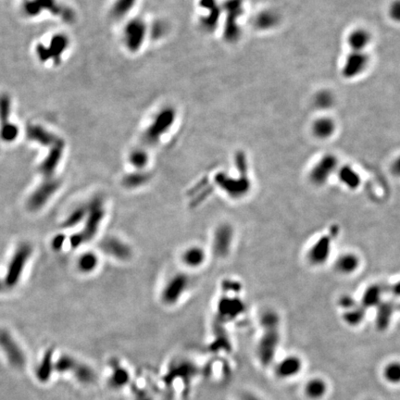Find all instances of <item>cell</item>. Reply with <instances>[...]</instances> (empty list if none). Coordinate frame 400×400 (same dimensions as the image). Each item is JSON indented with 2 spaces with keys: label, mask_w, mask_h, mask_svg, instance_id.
<instances>
[{
  "label": "cell",
  "mask_w": 400,
  "mask_h": 400,
  "mask_svg": "<svg viewBox=\"0 0 400 400\" xmlns=\"http://www.w3.org/2000/svg\"><path fill=\"white\" fill-rule=\"evenodd\" d=\"M86 207L87 212L84 219V228L81 232L73 235L70 238V245L72 248H79L81 245L94 238L104 219L105 209L100 199H94Z\"/></svg>",
  "instance_id": "6da1fadb"
},
{
  "label": "cell",
  "mask_w": 400,
  "mask_h": 400,
  "mask_svg": "<svg viewBox=\"0 0 400 400\" xmlns=\"http://www.w3.org/2000/svg\"><path fill=\"white\" fill-rule=\"evenodd\" d=\"M222 14L225 16L224 38L230 43L236 42L241 36L239 20L244 14V0H226L221 5Z\"/></svg>",
  "instance_id": "7a4b0ae2"
},
{
  "label": "cell",
  "mask_w": 400,
  "mask_h": 400,
  "mask_svg": "<svg viewBox=\"0 0 400 400\" xmlns=\"http://www.w3.org/2000/svg\"><path fill=\"white\" fill-rule=\"evenodd\" d=\"M339 166V161L335 155L324 154L309 171L308 179L313 186L323 187L335 175Z\"/></svg>",
  "instance_id": "3957f363"
},
{
  "label": "cell",
  "mask_w": 400,
  "mask_h": 400,
  "mask_svg": "<svg viewBox=\"0 0 400 400\" xmlns=\"http://www.w3.org/2000/svg\"><path fill=\"white\" fill-rule=\"evenodd\" d=\"M215 181L219 189L232 199H241L245 197L251 186L247 170L240 172L238 177H231L225 172H220L217 174Z\"/></svg>",
  "instance_id": "277c9868"
},
{
  "label": "cell",
  "mask_w": 400,
  "mask_h": 400,
  "mask_svg": "<svg viewBox=\"0 0 400 400\" xmlns=\"http://www.w3.org/2000/svg\"><path fill=\"white\" fill-rule=\"evenodd\" d=\"M263 333L257 344L258 360L263 366H269L275 356L277 347L280 343L279 327L262 328Z\"/></svg>",
  "instance_id": "5b68a950"
},
{
  "label": "cell",
  "mask_w": 400,
  "mask_h": 400,
  "mask_svg": "<svg viewBox=\"0 0 400 400\" xmlns=\"http://www.w3.org/2000/svg\"><path fill=\"white\" fill-rule=\"evenodd\" d=\"M235 230L229 223H221L214 230L212 236V252L217 257L228 256L234 245Z\"/></svg>",
  "instance_id": "8992f818"
},
{
  "label": "cell",
  "mask_w": 400,
  "mask_h": 400,
  "mask_svg": "<svg viewBox=\"0 0 400 400\" xmlns=\"http://www.w3.org/2000/svg\"><path fill=\"white\" fill-rule=\"evenodd\" d=\"M333 251V238L324 235L320 236L308 249L306 258L309 265L322 267L329 260Z\"/></svg>",
  "instance_id": "52a82bcc"
},
{
  "label": "cell",
  "mask_w": 400,
  "mask_h": 400,
  "mask_svg": "<svg viewBox=\"0 0 400 400\" xmlns=\"http://www.w3.org/2000/svg\"><path fill=\"white\" fill-rule=\"evenodd\" d=\"M370 57L366 51H350L345 57L341 70L342 76L346 80H352L362 75L370 65Z\"/></svg>",
  "instance_id": "ba28073f"
},
{
  "label": "cell",
  "mask_w": 400,
  "mask_h": 400,
  "mask_svg": "<svg viewBox=\"0 0 400 400\" xmlns=\"http://www.w3.org/2000/svg\"><path fill=\"white\" fill-rule=\"evenodd\" d=\"M33 252L32 247L28 244H22L17 248L9 265L6 276V284L9 286H15L19 282V278L24 270Z\"/></svg>",
  "instance_id": "9c48e42d"
},
{
  "label": "cell",
  "mask_w": 400,
  "mask_h": 400,
  "mask_svg": "<svg viewBox=\"0 0 400 400\" xmlns=\"http://www.w3.org/2000/svg\"><path fill=\"white\" fill-rule=\"evenodd\" d=\"M189 284L190 280L187 275L183 273L175 274L168 281L162 290V301L168 305L175 304L184 294Z\"/></svg>",
  "instance_id": "30bf717a"
},
{
  "label": "cell",
  "mask_w": 400,
  "mask_h": 400,
  "mask_svg": "<svg viewBox=\"0 0 400 400\" xmlns=\"http://www.w3.org/2000/svg\"><path fill=\"white\" fill-rule=\"evenodd\" d=\"M60 183L57 180L53 178L47 179L44 182H42L33 194L30 196L27 206L29 210H38L48 203L50 198L58 190Z\"/></svg>",
  "instance_id": "8fae6325"
},
{
  "label": "cell",
  "mask_w": 400,
  "mask_h": 400,
  "mask_svg": "<svg viewBox=\"0 0 400 400\" xmlns=\"http://www.w3.org/2000/svg\"><path fill=\"white\" fill-rule=\"evenodd\" d=\"M361 265V257L353 251H346L335 258L333 268L338 274L344 276H350L360 270Z\"/></svg>",
  "instance_id": "7c38bea8"
},
{
  "label": "cell",
  "mask_w": 400,
  "mask_h": 400,
  "mask_svg": "<svg viewBox=\"0 0 400 400\" xmlns=\"http://www.w3.org/2000/svg\"><path fill=\"white\" fill-rule=\"evenodd\" d=\"M99 247L107 255L120 260H127L132 256V249L123 240L108 236L100 242Z\"/></svg>",
  "instance_id": "4fadbf2b"
},
{
  "label": "cell",
  "mask_w": 400,
  "mask_h": 400,
  "mask_svg": "<svg viewBox=\"0 0 400 400\" xmlns=\"http://www.w3.org/2000/svg\"><path fill=\"white\" fill-rule=\"evenodd\" d=\"M335 175L341 185L348 190L355 191L361 187L362 179L361 174L350 165L339 166Z\"/></svg>",
  "instance_id": "5bb4252c"
},
{
  "label": "cell",
  "mask_w": 400,
  "mask_h": 400,
  "mask_svg": "<svg viewBox=\"0 0 400 400\" xmlns=\"http://www.w3.org/2000/svg\"><path fill=\"white\" fill-rule=\"evenodd\" d=\"M384 293H385V290L383 286H382L381 285H378V284L370 285L364 289L360 305L362 306V308H364L366 310H368L369 309H376L383 300Z\"/></svg>",
  "instance_id": "9a60e30c"
},
{
  "label": "cell",
  "mask_w": 400,
  "mask_h": 400,
  "mask_svg": "<svg viewBox=\"0 0 400 400\" xmlns=\"http://www.w3.org/2000/svg\"><path fill=\"white\" fill-rule=\"evenodd\" d=\"M346 41L350 51L363 52L366 51V48L370 46L372 36L370 32L366 29H354L348 34Z\"/></svg>",
  "instance_id": "2e32d148"
},
{
  "label": "cell",
  "mask_w": 400,
  "mask_h": 400,
  "mask_svg": "<svg viewBox=\"0 0 400 400\" xmlns=\"http://www.w3.org/2000/svg\"><path fill=\"white\" fill-rule=\"evenodd\" d=\"M395 312V305L389 300H382L379 306L376 308L375 314V326L376 328L383 332L385 331L391 324L392 318Z\"/></svg>",
  "instance_id": "e0dca14e"
},
{
  "label": "cell",
  "mask_w": 400,
  "mask_h": 400,
  "mask_svg": "<svg viewBox=\"0 0 400 400\" xmlns=\"http://www.w3.org/2000/svg\"><path fill=\"white\" fill-rule=\"evenodd\" d=\"M302 368V362L296 356H288L278 363L276 374L283 379L291 378L300 372Z\"/></svg>",
  "instance_id": "ac0fdd59"
},
{
  "label": "cell",
  "mask_w": 400,
  "mask_h": 400,
  "mask_svg": "<svg viewBox=\"0 0 400 400\" xmlns=\"http://www.w3.org/2000/svg\"><path fill=\"white\" fill-rule=\"evenodd\" d=\"M336 125L332 118L321 117L318 118L311 126V132L319 140H327L331 138L335 132Z\"/></svg>",
  "instance_id": "d6986e66"
},
{
  "label": "cell",
  "mask_w": 400,
  "mask_h": 400,
  "mask_svg": "<svg viewBox=\"0 0 400 400\" xmlns=\"http://www.w3.org/2000/svg\"><path fill=\"white\" fill-rule=\"evenodd\" d=\"M207 258L205 249L200 246H192L186 248L182 254V261L185 266L192 269L202 266Z\"/></svg>",
  "instance_id": "ffe728a7"
},
{
  "label": "cell",
  "mask_w": 400,
  "mask_h": 400,
  "mask_svg": "<svg viewBox=\"0 0 400 400\" xmlns=\"http://www.w3.org/2000/svg\"><path fill=\"white\" fill-rule=\"evenodd\" d=\"M62 156V146L57 145L55 146L52 151L49 153L47 159L43 162L40 166V172L47 178H53V174L57 169V165L60 162Z\"/></svg>",
  "instance_id": "44dd1931"
},
{
  "label": "cell",
  "mask_w": 400,
  "mask_h": 400,
  "mask_svg": "<svg viewBox=\"0 0 400 400\" xmlns=\"http://www.w3.org/2000/svg\"><path fill=\"white\" fill-rule=\"evenodd\" d=\"M0 345L2 346L3 350L7 353L11 362L15 363L21 362V353L19 346L6 331H0Z\"/></svg>",
  "instance_id": "7402d4cb"
},
{
  "label": "cell",
  "mask_w": 400,
  "mask_h": 400,
  "mask_svg": "<svg viewBox=\"0 0 400 400\" xmlns=\"http://www.w3.org/2000/svg\"><path fill=\"white\" fill-rule=\"evenodd\" d=\"M367 310L360 305V303L349 309L344 310L343 321L349 326H358L362 324L366 317Z\"/></svg>",
  "instance_id": "603a6c76"
},
{
  "label": "cell",
  "mask_w": 400,
  "mask_h": 400,
  "mask_svg": "<svg viewBox=\"0 0 400 400\" xmlns=\"http://www.w3.org/2000/svg\"><path fill=\"white\" fill-rule=\"evenodd\" d=\"M327 390V385L323 379L314 378L307 382L306 395L311 400H319L323 398Z\"/></svg>",
  "instance_id": "cb8c5ba5"
},
{
  "label": "cell",
  "mask_w": 400,
  "mask_h": 400,
  "mask_svg": "<svg viewBox=\"0 0 400 400\" xmlns=\"http://www.w3.org/2000/svg\"><path fill=\"white\" fill-rule=\"evenodd\" d=\"M98 265V257L94 252H86L82 254L77 261V268L83 273L94 272Z\"/></svg>",
  "instance_id": "d4e9b609"
},
{
  "label": "cell",
  "mask_w": 400,
  "mask_h": 400,
  "mask_svg": "<svg viewBox=\"0 0 400 400\" xmlns=\"http://www.w3.org/2000/svg\"><path fill=\"white\" fill-rule=\"evenodd\" d=\"M279 21L278 15L272 10H265L257 14L255 24L260 30H270L276 26Z\"/></svg>",
  "instance_id": "484cf974"
},
{
  "label": "cell",
  "mask_w": 400,
  "mask_h": 400,
  "mask_svg": "<svg viewBox=\"0 0 400 400\" xmlns=\"http://www.w3.org/2000/svg\"><path fill=\"white\" fill-rule=\"evenodd\" d=\"M149 180V176L145 172H133L125 176L123 180L124 187L135 189L143 186Z\"/></svg>",
  "instance_id": "4316f807"
},
{
  "label": "cell",
  "mask_w": 400,
  "mask_h": 400,
  "mask_svg": "<svg viewBox=\"0 0 400 400\" xmlns=\"http://www.w3.org/2000/svg\"><path fill=\"white\" fill-rule=\"evenodd\" d=\"M87 212V207L82 206L78 207L75 210H73L64 221L62 222V227L63 228H73L77 226L81 221H83L86 216Z\"/></svg>",
  "instance_id": "83f0119b"
},
{
  "label": "cell",
  "mask_w": 400,
  "mask_h": 400,
  "mask_svg": "<svg viewBox=\"0 0 400 400\" xmlns=\"http://www.w3.org/2000/svg\"><path fill=\"white\" fill-rule=\"evenodd\" d=\"M280 316L273 309H267L263 311L259 318V324L261 325V328L280 327Z\"/></svg>",
  "instance_id": "f1b7e54d"
},
{
  "label": "cell",
  "mask_w": 400,
  "mask_h": 400,
  "mask_svg": "<svg viewBox=\"0 0 400 400\" xmlns=\"http://www.w3.org/2000/svg\"><path fill=\"white\" fill-rule=\"evenodd\" d=\"M333 95L329 91H320L315 95L314 105L320 109H327L333 105Z\"/></svg>",
  "instance_id": "f546056e"
},
{
  "label": "cell",
  "mask_w": 400,
  "mask_h": 400,
  "mask_svg": "<svg viewBox=\"0 0 400 400\" xmlns=\"http://www.w3.org/2000/svg\"><path fill=\"white\" fill-rule=\"evenodd\" d=\"M384 377L387 381L393 382V383L400 381V364L397 362H394V363H390L388 366H386L384 370Z\"/></svg>",
  "instance_id": "4dcf8cb0"
},
{
  "label": "cell",
  "mask_w": 400,
  "mask_h": 400,
  "mask_svg": "<svg viewBox=\"0 0 400 400\" xmlns=\"http://www.w3.org/2000/svg\"><path fill=\"white\" fill-rule=\"evenodd\" d=\"M147 155L142 150L133 151L130 155V162L136 169H143L147 163Z\"/></svg>",
  "instance_id": "1f68e13d"
},
{
  "label": "cell",
  "mask_w": 400,
  "mask_h": 400,
  "mask_svg": "<svg viewBox=\"0 0 400 400\" xmlns=\"http://www.w3.org/2000/svg\"><path fill=\"white\" fill-rule=\"evenodd\" d=\"M337 304L341 309H343V310H346L358 305L359 302H357V300L353 297L352 295H343L339 297Z\"/></svg>",
  "instance_id": "d6a6232c"
},
{
  "label": "cell",
  "mask_w": 400,
  "mask_h": 400,
  "mask_svg": "<svg viewBox=\"0 0 400 400\" xmlns=\"http://www.w3.org/2000/svg\"><path fill=\"white\" fill-rule=\"evenodd\" d=\"M65 240H66V237H65L64 235H61V234L57 235L56 236H54V238L52 239V241H51L52 248H54L55 250L60 249L63 247V245L65 243Z\"/></svg>",
  "instance_id": "836d02e7"
},
{
  "label": "cell",
  "mask_w": 400,
  "mask_h": 400,
  "mask_svg": "<svg viewBox=\"0 0 400 400\" xmlns=\"http://www.w3.org/2000/svg\"><path fill=\"white\" fill-rule=\"evenodd\" d=\"M400 2L396 1L395 3H393V5L391 6L390 10H389V14L393 19L395 20L400 19Z\"/></svg>",
  "instance_id": "e575fe53"
},
{
  "label": "cell",
  "mask_w": 400,
  "mask_h": 400,
  "mask_svg": "<svg viewBox=\"0 0 400 400\" xmlns=\"http://www.w3.org/2000/svg\"><path fill=\"white\" fill-rule=\"evenodd\" d=\"M0 287H1V286H0Z\"/></svg>",
  "instance_id": "d590c367"
}]
</instances>
